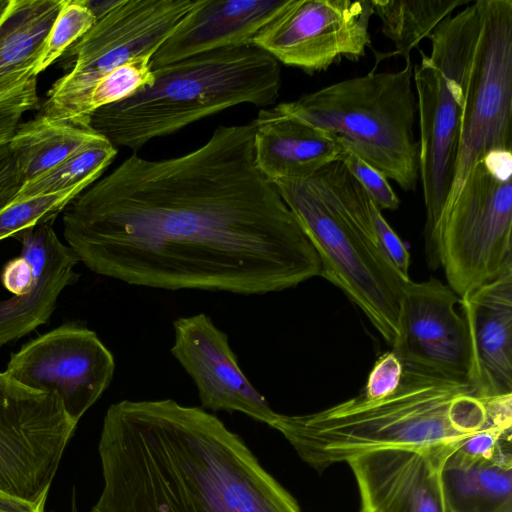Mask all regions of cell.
<instances>
[{"mask_svg": "<svg viewBox=\"0 0 512 512\" xmlns=\"http://www.w3.org/2000/svg\"><path fill=\"white\" fill-rule=\"evenodd\" d=\"M34 512H45V506H42L40 508H38L36 511Z\"/></svg>", "mask_w": 512, "mask_h": 512, "instance_id": "cell-37", "label": "cell"}, {"mask_svg": "<svg viewBox=\"0 0 512 512\" xmlns=\"http://www.w3.org/2000/svg\"><path fill=\"white\" fill-rule=\"evenodd\" d=\"M70 512H79L75 490L72 492Z\"/></svg>", "mask_w": 512, "mask_h": 512, "instance_id": "cell-35", "label": "cell"}, {"mask_svg": "<svg viewBox=\"0 0 512 512\" xmlns=\"http://www.w3.org/2000/svg\"><path fill=\"white\" fill-rule=\"evenodd\" d=\"M512 149H496L470 170L446 202L425 255L448 286L466 296L512 266Z\"/></svg>", "mask_w": 512, "mask_h": 512, "instance_id": "cell-7", "label": "cell"}, {"mask_svg": "<svg viewBox=\"0 0 512 512\" xmlns=\"http://www.w3.org/2000/svg\"><path fill=\"white\" fill-rule=\"evenodd\" d=\"M277 107L330 133L403 190L416 188L419 142L411 61L401 70L345 79Z\"/></svg>", "mask_w": 512, "mask_h": 512, "instance_id": "cell-6", "label": "cell"}, {"mask_svg": "<svg viewBox=\"0 0 512 512\" xmlns=\"http://www.w3.org/2000/svg\"><path fill=\"white\" fill-rule=\"evenodd\" d=\"M152 73V84L94 111L89 127L115 147L136 151L239 104L266 108L276 101L281 85L278 61L255 45L208 51Z\"/></svg>", "mask_w": 512, "mask_h": 512, "instance_id": "cell-5", "label": "cell"}, {"mask_svg": "<svg viewBox=\"0 0 512 512\" xmlns=\"http://www.w3.org/2000/svg\"><path fill=\"white\" fill-rule=\"evenodd\" d=\"M152 56L146 53L131 58L100 78L89 96V115L99 108L129 98L142 87L152 84Z\"/></svg>", "mask_w": 512, "mask_h": 512, "instance_id": "cell-27", "label": "cell"}, {"mask_svg": "<svg viewBox=\"0 0 512 512\" xmlns=\"http://www.w3.org/2000/svg\"><path fill=\"white\" fill-rule=\"evenodd\" d=\"M116 154L117 148L102 136L56 167L25 183L15 201L80 186L88 188L99 178Z\"/></svg>", "mask_w": 512, "mask_h": 512, "instance_id": "cell-25", "label": "cell"}, {"mask_svg": "<svg viewBox=\"0 0 512 512\" xmlns=\"http://www.w3.org/2000/svg\"><path fill=\"white\" fill-rule=\"evenodd\" d=\"M465 440L379 448L348 459L359 491L360 512H447L441 469Z\"/></svg>", "mask_w": 512, "mask_h": 512, "instance_id": "cell-14", "label": "cell"}, {"mask_svg": "<svg viewBox=\"0 0 512 512\" xmlns=\"http://www.w3.org/2000/svg\"><path fill=\"white\" fill-rule=\"evenodd\" d=\"M251 123L256 166L272 183L308 177L339 158L341 147L333 135L277 106L261 109Z\"/></svg>", "mask_w": 512, "mask_h": 512, "instance_id": "cell-21", "label": "cell"}, {"mask_svg": "<svg viewBox=\"0 0 512 512\" xmlns=\"http://www.w3.org/2000/svg\"><path fill=\"white\" fill-rule=\"evenodd\" d=\"M460 297L438 279L404 288L399 336L392 350L403 367L450 378L468 379L469 343Z\"/></svg>", "mask_w": 512, "mask_h": 512, "instance_id": "cell-13", "label": "cell"}, {"mask_svg": "<svg viewBox=\"0 0 512 512\" xmlns=\"http://www.w3.org/2000/svg\"><path fill=\"white\" fill-rule=\"evenodd\" d=\"M252 123L221 125L184 155L136 153L62 211L68 246L88 269L164 290L279 292L321 263L274 184L257 168Z\"/></svg>", "mask_w": 512, "mask_h": 512, "instance_id": "cell-1", "label": "cell"}, {"mask_svg": "<svg viewBox=\"0 0 512 512\" xmlns=\"http://www.w3.org/2000/svg\"><path fill=\"white\" fill-rule=\"evenodd\" d=\"M403 363L393 351L382 354L371 369L360 394L367 400H379L392 394L400 385Z\"/></svg>", "mask_w": 512, "mask_h": 512, "instance_id": "cell-31", "label": "cell"}, {"mask_svg": "<svg viewBox=\"0 0 512 512\" xmlns=\"http://www.w3.org/2000/svg\"><path fill=\"white\" fill-rule=\"evenodd\" d=\"M91 512H302L240 435L173 399L109 406Z\"/></svg>", "mask_w": 512, "mask_h": 512, "instance_id": "cell-2", "label": "cell"}, {"mask_svg": "<svg viewBox=\"0 0 512 512\" xmlns=\"http://www.w3.org/2000/svg\"><path fill=\"white\" fill-rule=\"evenodd\" d=\"M447 512H512V429L465 440L441 469Z\"/></svg>", "mask_w": 512, "mask_h": 512, "instance_id": "cell-17", "label": "cell"}, {"mask_svg": "<svg viewBox=\"0 0 512 512\" xmlns=\"http://www.w3.org/2000/svg\"><path fill=\"white\" fill-rule=\"evenodd\" d=\"M198 2L117 0L64 53L74 58V65L52 85L40 113L88 127V100L97 81L131 58L154 54Z\"/></svg>", "mask_w": 512, "mask_h": 512, "instance_id": "cell-8", "label": "cell"}, {"mask_svg": "<svg viewBox=\"0 0 512 512\" xmlns=\"http://www.w3.org/2000/svg\"><path fill=\"white\" fill-rule=\"evenodd\" d=\"M291 0H199L158 47L152 69L227 47L253 45L257 33Z\"/></svg>", "mask_w": 512, "mask_h": 512, "instance_id": "cell-20", "label": "cell"}, {"mask_svg": "<svg viewBox=\"0 0 512 512\" xmlns=\"http://www.w3.org/2000/svg\"><path fill=\"white\" fill-rule=\"evenodd\" d=\"M337 139V138H336ZM340 144L339 159L362 185L377 208L382 210H396L400 200L388 179L377 169L361 159L345 143L337 139Z\"/></svg>", "mask_w": 512, "mask_h": 512, "instance_id": "cell-30", "label": "cell"}, {"mask_svg": "<svg viewBox=\"0 0 512 512\" xmlns=\"http://www.w3.org/2000/svg\"><path fill=\"white\" fill-rule=\"evenodd\" d=\"M115 361L85 325L64 323L12 353L4 371L18 383L61 399L76 424L110 385Z\"/></svg>", "mask_w": 512, "mask_h": 512, "instance_id": "cell-11", "label": "cell"}, {"mask_svg": "<svg viewBox=\"0 0 512 512\" xmlns=\"http://www.w3.org/2000/svg\"><path fill=\"white\" fill-rule=\"evenodd\" d=\"M318 472L366 451L460 441L512 428V393L488 397L468 379L404 367L399 387L379 400L360 393L329 408L279 414L271 426Z\"/></svg>", "mask_w": 512, "mask_h": 512, "instance_id": "cell-3", "label": "cell"}, {"mask_svg": "<svg viewBox=\"0 0 512 512\" xmlns=\"http://www.w3.org/2000/svg\"><path fill=\"white\" fill-rule=\"evenodd\" d=\"M36 77L30 70L0 85V145L9 143L23 114L38 105Z\"/></svg>", "mask_w": 512, "mask_h": 512, "instance_id": "cell-29", "label": "cell"}, {"mask_svg": "<svg viewBox=\"0 0 512 512\" xmlns=\"http://www.w3.org/2000/svg\"><path fill=\"white\" fill-rule=\"evenodd\" d=\"M480 4L476 49L459 81L460 137L446 202L483 156L496 149H512V0H480Z\"/></svg>", "mask_w": 512, "mask_h": 512, "instance_id": "cell-9", "label": "cell"}, {"mask_svg": "<svg viewBox=\"0 0 512 512\" xmlns=\"http://www.w3.org/2000/svg\"><path fill=\"white\" fill-rule=\"evenodd\" d=\"M24 184L8 143L0 145V211L15 201Z\"/></svg>", "mask_w": 512, "mask_h": 512, "instance_id": "cell-33", "label": "cell"}, {"mask_svg": "<svg viewBox=\"0 0 512 512\" xmlns=\"http://www.w3.org/2000/svg\"><path fill=\"white\" fill-rule=\"evenodd\" d=\"M372 218L377 241L381 250L401 277L406 282H410V253L396 232L388 224L382 215V211H380L375 204L372 207Z\"/></svg>", "mask_w": 512, "mask_h": 512, "instance_id": "cell-32", "label": "cell"}, {"mask_svg": "<svg viewBox=\"0 0 512 512\" xmlns=\"http://www.w3.org/2000/svg\"><path fill=\"white\" fill-rule=\"evenodd\" d=\"M8 4H9V0H0V17L4 13Z\"/></svg>", "mask_w": 512, "mask_h": 512, "instance_id": "cell-36", "label": "cell"}, {"mask_svg": "<svg viewBox=\"0 0 512 512\" xmlns=\"http://www.w3.org/2000/svg\"><path fill=\"white\" fill-rule=\"evenodd\" d=\"M85 189L80 186L14 201L0 211V241L37 224L54 222L57 215Z\"/></svg>", "mask_w": 512, "mask_h": 512, "instance_id": "cell-28", "label": "cell"}, {"mask_svg": "<svg viewBox=\"0 0 512 512\" xmlns=\"http://www.w3.org/2000/svg\"><path fill=\"white\" fill-rule=\"evenodd\" d=\"M413 70L419 119V173L426 222L425 245L430 241L452 187L458 153L461 85L421 52Z\"/></svg>", "mask_w": 512, "mask_h": 512, "instance_id": "cell-15", "label": "cell"}, {"mask_svg": "<svg viewBox=\"0 0 512 512\" xmlns=\"http://www.w3.org/2000/svg\"><path fill=\"white\" fill-rule=\"evenodd\" d=\"M101 137L90 127L52 119L39 113L33 119L19 124L8 146L27 183Z\"/></svg>", "mask_w": 512, "mask_h": 512, "instance_id": "cell-22", "label": "cell"}, {"mask_svg": "<svg viewBox=\"0 0 512 512\" xmlns=\"http://www.w3.org/2000/svg\"><path fill=\"white\" fill-rule=\"evenodd\" d=\"M473 0H372L382 33L405 61L435 28L457 8Z\"/></svg>", "mask_w": 512, "mask_h": 512, "instance_id": "cell-24", "label": "cell"}, {"mask_svg": "<svg viewBox=\"0 0 512 512\" xmlns=\"http://www.w3.org/2000/svg\"><path fill=\"white\" fill-rule=\"evenodd\" d=\"M468 334V380L481 394L512 393V266L460 297Z\"/></svg>", "mask_w": 512, "mask_h": 512, "instance_id": "cell-18", "label": "cell"}, {"mask_svg": "<svg viewBox=\"0 0 512 512\" xmlns=\"http://www.w3.org/2000/svg\"><path fill=\"white\" fill-rule=\"evenodd\" d=\"M3 286L15 296L28 294L35 284V271L32 263L20 255L8 261L1 273Z\"/></svg>", "mask_w": 512, "mask_h": 512, "instance_id": "cell-34", "label": "cell"}, {"mask_svg": "<svg viewBox=\"0 0 512 512\" xmlns=\"http://www.w3.org/2000/svg\"><path fill=\"white\" fill-rule=\"evenodd\" d=\"M76 425L57 394L0 372V495L30 509L45 504Z\"/></svg>", "mask_w": 512, "mask_h": 512, "instance_id": "cell-10", "label": "cell"}, {"mask_svg": "<svg viewBox=\"0 0 512 512\" xmlns=\"http://www.w3.org/2000/svg\"><path fill=\"white\" fill-rule=\"evenodd\" d=\"M96 20L87 0H66L46 37L33 69L34 75L37 76L63 56L92 28Z\"/></svg>", "mask_w": 512, "mask_h": 512, "instance_id": "cell-26", "label": "cell"}, {"mask_svg": "<svg viewBox=\"0 0 512 512\" xmlns=\"http://www.w3.org/2000/svg\"><path fill=\"white\" fill-rule=\"evenodd\" d=\"M52 224H37L14 236L22 245L20 255L34 267L35 284L28 294L0 301V347L45 324L61 292L79 279L74 270L79 259L60 241Z\"/></svg>", "mask_w": 512, "mask_h": 512, "instance_id": "cell-19", "label": "cell"}, {"mask_svg": "<svg viewBox=\"0 0 512 512\" xmlns=\"http://www.w3.org/2000/svg\"><path fill=\"white\" fill-rule=\"evenodd\" d=\"M372 0H291L253 39L278 62L313 73L344 56L357 60L370 42Z\"/></svg>", "mask_w": 512, "mask_h": 512, "instance_id": "cell-12", "label": "cell"}, {"mask_svg": "<svg viewBox=\"0 0 512 512\" xmlns=\"http://www.w3.org/2000/svg\"><path fill=\"white\" fill-rule=\"evenodd\" d=\"M171 353L196 384L203 409L240 412L272 426L277 412L239 367L228 336L204 314L173 322Z\"/></svg>", "mask_w": 512, "mask_h": 512, "instance_id": "cell-16", "label": "cell"}, {"mask_svg": "<svg viewBox=\"0 0 512 512\" xmlns=\"http://www.w3.org/2000/svg\"><path fill=\"white\" fill-rule=\"evenodd\" d=\"M273 184L318 254L321 276L339 287L393 347L409 282L378 244L368 193L339 158L308 177Z\"/></svg>", "mask_w": 512, "mask_h": 512, "instance_id": "cell-4", "label": "cell"}, {"mask_svg": "<svg viewBox=\"0 0 512 512\" xmlns=\"http://www.w3.org/2000/svg\"><path fill=\"white\" fill-rule=\"evenodd\" d=\"M66 0H9L0 17V85L34 69Z\"/></svg>", "mask_w": 512, "mask_h": 512, "instance_id": "cell-23", "label": "cell"}]
</instances>
